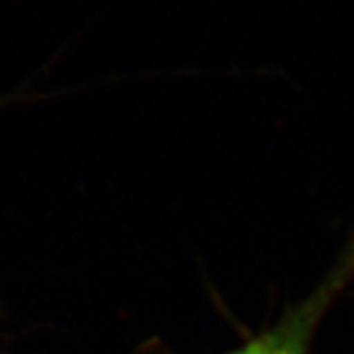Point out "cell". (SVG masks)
Returning a JSON list of instances; mask_svg holds the SVG:
<instances>
[{
  "label": "cell",
  "mask_w": 354,
  "mask_h": 354,
  "mask_svg": "<svg viewBox=\"0 0 354 354\" xmlns=\"http://www.w3.org/2000/svg\"><path fill=\"white\" fill-rule=\"evenodd\" d=\"M354 278V239L342 252L341 260L335 264L323 283L305 301L295 305L288 315L279 319L264 335L256 337L241 348L227 354H305L309 339L323 319L327 307L341 293V290Z\"/></svg>",
  "instance_id": "1"
}]
</instances>
